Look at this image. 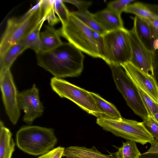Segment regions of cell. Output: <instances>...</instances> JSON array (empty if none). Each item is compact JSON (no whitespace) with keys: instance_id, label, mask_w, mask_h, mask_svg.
Listing matches in <instances>:
<instances>
[{"instance_id":"obj_37","label":"cell","mask_w":158,"mask_h":158,"mask_svg":"<svg viewBox=\"0 0 158 158\" xmlns=\"http://www.w3.org/2000/svg\"><path fill=\"white\" fill-rule=\"evenodd\" d=\"M82 158L79 157H70V158Z\"/></svg>"},{"instance_id":"obj_26","label":"cell","mask_w":158,"mask_h":158,"mask_svg":"<svg viewBox=\"0 0 158 158\" xmlns=\"http://www.w3.org/2000/svg\"><path fill=\"white\" fill-rule=\"evenodd\" d=\"M54 6L55 12L58 15L62 26L65 25L68 21L70 12L64 5L63 0H55Z\"/></svg>"},{"instance_id":"obj_34","label":"cell","mask_w":158,"mask_h":158,"mask_svg":"<svg viewBox=\"0 0 158 158\" xmlns=\"http://www.w3.org/2000/svg\"><path fill=\"white\" fill-rule=\"evenodd\" d=\"M139 158H158V154L145 152L141 154Z\"/></svg>"},{"instance_id":"obj_14","label":"cell","mask_w":158,"mask_h":158,"mask_svg":"<svg viewBox=\"0 0 158 158\" xmlns=\"http://www.w3.org/2000/svg\"><path fill=\"white\" fill-rule=\"evenodd\" d=\"M63 156L66 158H116L113 155L103 154L94 146L90 148L85 147L71 146L65 149Z\"/></svg>"},{"instance_id":"obj_7","label":"cell","mask_w":158,"mask_h":158,"mask_svg":"<svg viewBox=\"0 0 158 158\" xmlns=\"http://www.w3.org/2000/svg\"><path fill=\"white\" fill-rule=\"evenodd\" d=\"M103 59L108 65H121L130 62L131 46L128 30L124 27L107 32L103 35Z\"/></svg>"},{"instance_id":"obj_1","label":"cell","mask_w":158,"mask_h":158,"mask_svg":"<svg viewBox=\"0 0 158 158\" xmlns=\"http://www.w3.org/2000/svg\"><path fill=\"white\" fill-rule=\"evenodd\" d=\"M36 54L37 64L55 77H78L83 69L84 55L69 42L62 43L50 51Z\"/></svg>"},{"instance_id":"obj_25","label":"cell","mask_w":158,"mask_h":158,"mask_svg":"<svg viewBox=\"0 0 158 158\" xmlns=\"http://www.w3.org/2000/svg\"><path fill=\"white\" fill-rule=\"evenodd\" d=\"M55 0H42L44 18L51 26L55 25L60 21L55 14Z\"/></svg>"},{"instance_id":"obj_17","label":"cell","mask_w":158,"mask_h":158,"mask_svg":"<svg viewBox=\"0 0 158 158\" xmlns=\"http://www.w3.org/2000/svg\"><path fill=\"white\" fill-rule=\"evenodd\" d=\"M58 30L54 27L46 26L44 31L40 32L41 51L46 52L57 47L62 43Z\"/></svg>"},{"instance_id":"obj_32","label":"cell","mask_w":158,"mask_h":158,"mask_svg":"<svg viewBox=\"0 0 158 158\" xmlns=\"http://www.w3.org/2000/svg\"><path fill=\"white\" fill-rule=\"evenodd\" d=\"M148 23L153 31L155 39H158V19H142Z\"/></svg>"},{"instance_id":"obj_18","label":"cell","mask_w":158,"mask_h":158,"mask_svg":"<svg viewBox=\"0 0 158 158\" xmlns=\"http://www.w3.org/2000/svg\"><path fill=\"white\" fill-rule=\"evenodd\" d=\"M27 48L26 46L20 43L10 46L0 56V73L10 69L18 56Z\"/></svg>"},{"instance_id":"obj_9","label":"cell","mask_w":158,"mask_h":158,"mask_svg":"<svg viewBox=\"0 0 158 158\" xmlns=\"http://www.w3.org/2000/svg\"><path fill=\"white\" fill-rule=\"evenodd\" d=\"M0 87L6 112L11 123L15 125L20 115L19 93L10 69L0 73Z\"/></svg>"},{"instance_id":"obj_19","label":"cell","mask_w":158,"mask_h":158,"mask_svg":"<svg viewBox=\"0 0 158 158\" xmlns=\"http://www.w3.org/2000/svg\"><path fill=\"white\" fill-rule=\"evenodd\" d=\"M45 20L43 18L34 29L19 43L26 46L27 48L33 50L36 53L41 51V44L40 37V31Z\"/></svg>"},{"instance_id":"obj_23","label":"cell","mask_w":158,"mask_h":158,"mask_svg":"<svg viewBox=\"0 0 158 158\" xmlns=\"http://www.w3.org/2000/svg\"><path fill=\"white\" fill-rule=\"evenodd\" d=\"M133 19L135 23L137 31L140 38L142 40L143 39L149 41L152 48L153 43L155 39L153 31L149 25L137 16H135Z\"/></svg>"},{"instance_id":"obj_12","label":"cell","mask_w":158,"mask_h":158,"mask_svg":"<svg viewBox=\"0 0 158 158\" xmlns=\"http://www.w3.org/2000/svg\"><path fill=\"white\" fill-rule=\"evenodd\" d=\"M120 65L134 84L143 89L158 102V87L152 75L146 73L130 62Z\"/></svg>"},{"instance_id":"obj_21","label":"cell","mask_w":158,"mask_h":158,"mask_svg":"<svg viewBox=\"0 0 158 158\" xmlns=\"http://www.w3.org/2000/svg\"><path fill=\"white\" fill-rule=\"evenodd\" d=\"M141 153L136 142L129 140L123 142L122 146L114 153L116 158H139Z\"/></svg>"},{"instance_id":"obj_16","label":"cell","mask_w":158,"mask_h":158,"mask_svg":"<svg viewBox=\"0 0 158 158\" xmlns=\"http://www.w3.org/2000/svg\"><path fill=\"white\" fill-rule=\"evenodd\" d=\"M124 11L134 14L142 19H158V6L156 5L135 2L129 5Z\"/></svg>"},{"instance_id":"obj_30","label":"cell","mask_w":158,"mask_h":158,"mask_svg":"<svg viewBox=\"0 0 158 158\" xmlns=\"http://www.w3.org/2000/svg\"><path fill=\"white\" fill-rule=\"evenodd\" d=\"M63 1L73 4L78 8V10L81 11L88 10V8L92 3V2L89 1L63 0Z\"/></svg>"},{"instance_id":"obj_5","label":"cell","mask_w":158,"mask_h":158,"mask_svg":"<svg viewBox=\"0 0 158 158\" xmlns=\"http://www.w3.org/2000/svg\"><path fill=\"white\" fill-rule=\"evenodd\" d=\"M50 84L52 90L61 98L70 100L87 113L98 118L110 119L97 104L90 92L55 77L51 78Z\"/></svg>"},{"instance_id":"obj_11","label":"cell","mask_w":158,"mask_h":158,"mask_svg":"<svg viewBox=\"0 0 158 158\" xmlns=\"http://www.w3.org/2000/svg\"><path fill=\"white\" fill-rule=\"evenodd\" d=\"M18 102L20 109L24 113L23 121L27 124H31L36 118L42 115L44 108L35 84L31 88L19 93Z\"/></svg>"},{"instance_id":"obj_22","label":"cell","mask_w":158,"mask_h":158,"mask_svg":"<svg viewBox=\"0 0 158 158\" xmlns=\"http://www.w3.org/2000/svg\"><path fill=\"white\" fill-rule=\"evenodd\" d=\"M90 94L99 106L110 119H118L122 117L119 112L113 104L103 98L98 94L91 92Z\"/></svg>"},{"instance_id":"obj_6","label":"cell","mask_w":158,"mask_h":158,"mask_svg":"<svg viewBox=\"0 0 158 158\" xmlns=\"http://www.w3.org/2000/svg\"><path fill=\"white\" fill-rule=\"evenodd\" d=\"M96 123L104 130L127 140L144 145L154 139L147 130L143 122L127 119L97 118Z\"/></svg>"},{"instance_id":"obj_24","label":"cell","mask_w":158,"mask_h":158,"mask_svg":"<svg viewBox=\"0 0 158 158\" xmlns=\"http://www.w3.org/2000/svg\"><path fill=\"white\" fill-rule=\"evenodd\" d=\"M135 85L146 109L148 116L153 117L154 114L158 113V102L138 86Z\"/></svg>"},{"instance_id":"obj_33","label":"cell","mask_w":158,"mask_h":158,"mask_svg":"<svg viewBox=\"0 0 158 158\" xmlns=\"http://www.w3.org/2000/svg\"><path fill=\"white\" fill-rule=\"evenodd\" d=\"M150 143L151 146L146 152L158 154V139L154 138Z\"/></svg>"},{"instance_id":"obj_10","label":"cell","mask_w":158,"mask_h":158,"mask_svg":"<svg viewBox=\"0 0 158 158\" xmlns=\"http://www.w3.org/2000/svg\"><path fill=\"white\" fill-rule=\"evenodd\" d=\"M128 35L131 52L130 62L146 73L152 75L154 51L148 48L140 37L134 21L132 28L128 30Z\"/></svg>"},{"instance_id":"obj_4","label":"cell","mask_w":158,"mask_h":158,"mask_svg":"<svg viewBox=\"0 0 158 158\" xmlns=\"http://www.w3.org/2000/svg\"><path fill=\"white\" fill-rule=\"evenodd\" d=\"M58 30L60 36L82 52L93 57L102 58L94 35V31L71 12L67 23Z\"/></svg>"},{"instance_id":"obj_36","label":"cell","mask_w":158,"mask_h":158,"mask_svg":"<svg viewBox=\"0 0 158 158\" xmlns=\"http://www.w3.org/2000/svg\"><path fill=\"white\" fill-rule=\"evenodd\" d=\"M152 117L154 119V120L158 124V113L154 114L153 117Z\"/></svg>"},{"instance_id":"obj_3","label":"cell","mask_w":158,"mask_h":158,"mask_svg":"<svg viewBox=\"0 0 158 158\" xmlns=\"http://www.w3.org/2000/svg\"><path fill=\"white\" fill-rule=\"evenodd\" d=\"M57 142L54 129L37 126L21 127L16 135V145L24 152L37 156L54 148Z\"/></svg>"},{"instance_id":"obj_15","label":"cell","mask_w":158,"mask_h":158,"mask_svg":"<svg viewBox=\"0 0 158 158\" xmlns=\"http://www.w3.org/2000/svg\"><path fill=\"white\" fill-rule=\"evenodd\" d=\"M12 133L0 121V158H11L15 149Z\"/></svg>"},{"instance_id":"obj_31","label":"cell","mask_w":158,"mask_h":158,"mask_svg":"<svg viewBox=\"0 0 158 158\" xmlns=\"http://www.w3.org/2000/svg\"><path fill=\"white\" fill-rule=\"evenodd\" d=\"M154 51L152 62V75L158 87V50Z\"/></svg>"},{"instance_id":"obj_28","label":"cell","mask_w":158,"mask_h":158,"mask_svg":"<svg viewBox=\"0 0 158 158\" xmlns=\"http://www.w3.org/2000/svg\"><path fill=\"white\" fill-rule=\"evenodd\" d=\"M144 125L150 134L154 138L158 139V124L152 117L148 116L143 120Z\"/></svg>"},{"instance_id":"obj_13","label":"cell","mask_w":158,"mask_h":158,"mask_svg":"<svg viewBox=\"0 0 158 158\" xmlns=\"http://www.w3.org/2000/svg\"><path fill=\"white\" fill-rule=\"evenodd\" d=\"M93 16L107 32L124 27L121 15L107 8L93 14Z\"/></svg>"},{"instance_id":"obj_27","label":"cell","mask_w":158,"mask_h":158,"mask_svg":"<svg viewBox=\"0 0 158 158\" xmlns=\"http://www.w3.org/2000/svg\"><path fill=\"white\" fill-rule=\"evenodd\" d=\"M134 0H117L111 1L107 4V8L121 15L126 8Z\"/></svg>"},{"instance_id":"obj_8","label":"cell","mask_w":158,"mask_h":158,"mask_svg":"<svg viewBox=\"0 0 158 158\" xmlns=\"http://www.w3.org/2000/svg\"><path fill=\"white\" fill-rule=\"evenodd\" d=\"M109 65L117 88L127 105L136 115L143 120L147 118L148 116L147 111L135 84L120 65L111 64Z\"/></svg>"},{"instance_id":"obj_20","label":"cell","mask_w":158,"mask_h":158,"mask_svg":"<svg viewBox=\"0 0 158 158\" xmlns=\"http://www.w3.org/2000/svg\"><path fill=\"white\" fill-rule=\"evenodd\" d=\"M71 13L92 30L103 35L107 32L95 19L93 14L88 10L71 12Z\"/></svg>"},{"instance_id":"obj_29","label":"cell","mask_w":158,"mask_h":158,"mask_svg":"<svg viewBox=\"0 0 158 158\" xmlns=\"http://www.w3.org/2000/svg\"><path fill=\"white\" fill-rule=\"evenodd\" d=\"M65 148L60 146L54 148L37 158H61Z\"/></svg>"},{"instance_id":"obj_2","label":"cell","mask_w":158,"mask_h":158,"mask_svg":"<svg viewBox=\"0 0 158 158\" xmlns=\"http://www.w3.org/2000/svg\"><path fill=\"white\" fill-rule=\"evenodd\" d=\"M44 18L42 0L19 18L8 20L0 44V56L11 46L19 43Z\"/></svg>"},{"instance_id":"obj_35","label":"cell","mask_w":158,"mask_h":158,"mask_svg":"<svg viewBox=\"0 0 158 158\" xmlns=\"http://www.w3.org/2000/svg\"><path fill=\"white\" fill-rule=\"evenodd\" d=\"M152 50L155 51L158 50V39H155L152 44Z\"/></svg>"}]
</instances>
